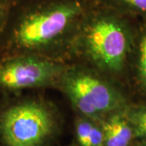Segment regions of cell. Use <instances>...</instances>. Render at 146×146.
<instances>
[{"mask_svg":"<svg viewBox=\"0 0 146 146\" xmlns=\"http://www.w3.org/2000/svg\"><path fill=\"white\" fill-rule=\"evenodd\" d=\"M1 68H2V67L0 66V74H1Z\"/></svg>","mask_w":146,"mask_h":146,"instance_id":"14","label":"cell"},{"mask_svg":"<svg viewBox=\"0 0 146 146\" xmlns=\"http://www.w3.org/2000/svg\"><path fill=\"white\" fill-rule=\"evenodd\" d=\"M131 9L146 13V0H116Z\"/></svg>","mask_w":146,"mask_h":146,"instance_id":"11","label":"cell"},{"mask_svg":"<svg viewBox=\"0 0 146 146\" xmlns=\"http://www.w3.org/2000/svg\"><path fill=\"white\" fill-rule=\"evenodd\" d=\"M82 11L80 3L67 0L29 11L18 21L13 33L17 46L34 50L46 46L64 33Z\"/></svg>","mask_w":146,"mask_h":146,"instance_id":"2","label":"cell"},{"mask_svg":"<svg viewBox=\"0 0 146 146\" xmlns=\"http://www.w3.org/2000/svg\"><path fill=\"white\" fill-rule=\"evenodd\" d=\"M105 146H131L135 139L134 132L124 113L120 111L110 115L102 127Z\"/></svg>","mask_w":146,"mask_h":146,"instance_id":"6","label":"cell"},{"mask_svg":"<svg viewBox=\"0 0 146 146\" xmlns=\"http://www.w3.org/2000/svg\"><path fill=\"white\" fill-rule=\"evenodd\" d=\"M89 146H105L104 132L102 127L94 123L89 138Z\"/></svg>","mask_w":146,"mask_h":146,"instance_id":"10","label":"cell"},{"mask_svg":"<svg viewBox=\"0 0 146 146\" xmlns=\"http://www.w3.org/2000/svg\"><path fill=\"white\" fill-rule=\"evenodd\" d=\"M63 66L33 55L11 58L2 67L0 84L11 90L45 85L63 75Z\"/></svg>","mask_w":146,"mask_h":146,"instance_id":"5","label":"cell"},{"mask_svg":"<svg viewBox=\"0 0 146 146\" xmlns=\"http://www.w3.org/2000/svg\"><path fill=\"white\" fill-rule=\"evenodd\" d=\"M128 33L116 17L101 15L94 18L85 33V47L99 67L119 72L125 63L129 48Z\"/></svg>","mask_w":146,"mask_h":146,"instance_id":"4","label":"cell"},{"mask_svg":"<svg viewBox=\"0 0 146 146\" xmlns=\"http://www.w3.org/2000/svg\"><path fill=\"white\" fill-rule=\"evenodd\" d=\"M123 113L132 127L135 139L146 141V106L133 107Z\"/></svg>","mask_w":146,"mask_h":146,"instance_id":"7","label":"cell"},{"mask_svg":"<svg viewBox=\"0 0 146 146\" xmlns=\"http://www.w3.org/2000/svg\"><path fill=\"white\" fill-rule=\"evenodd\" d=\"M139 72L142 83L146 86V32L141 39L140 45Z\"/></svg>","mask_w":146,"mask_h":146,"instance_id":"9","label":"cell"},{"mask_svg":"<svg viewBox=\"0 0 146 146\" xmlns=\"http://www.w3.org/2000/svg\"><path fill=\"white\" fill-rule=\"evenodd\" d=\"M9 0H0V32L4 25L9 9Z\"/></svg>","mask_w":146,"mask_h":146,"instance_id":"12","label":"cell"},{"mask_svg":"<svg viewBox=\"0 0 146 146\" xmlns=\"http://www.w3.org/2000/svg\"><path fill=\"white\" fill-rule=\"evenodd\" d=\"M56 128L54 112L40 102H21L0 114V141L3 146H44Z\"/></svg>","mask_w":146,"mask_h":146,"instance_id":"1","label":"cell"},{"mask_svg":"<svg viewBox=\"0 0 146 146\" xmlns=\"http://www.w3.org/2000/svg\"><path fill=\"white\" fill-rule=\"evenodd\" d=\"M94 123L87 119H80L76 121V132L80 146H89V138Z\"/></svg>","mask_w":146,"mask_h":146,"instance_id":"8","label":"cell"},{"mask_svg":"<svg viewBox=\"0 0 146 146\" xmlns=\"http://www.w3.org/2000/svg\"><path fill=\"white\" fill-rule=\"evenodd\" d=\"M134 146H146V141H142L140 143H138V144H136V145Z\"/></svg>","mask_w":146,"mask_h":146,"instance_id":"13","label":"cell"},{"mask_svg":"<svg viewBox=\"0 0 146 146\" xmlns=\"http://www.w3.org/2000/svg\"><path fill=\"white\" fill-rule=\"evenodd\" d=\"M62 84L76 109L89 119L111 115L123 106V98L114 87L88 72L63 73Z\"/></svg>","mask_w":146,"mask_h":146,"instance_id":"3","label":"cell"}]
</instances>
